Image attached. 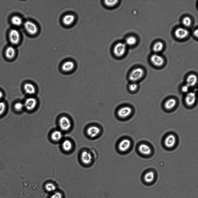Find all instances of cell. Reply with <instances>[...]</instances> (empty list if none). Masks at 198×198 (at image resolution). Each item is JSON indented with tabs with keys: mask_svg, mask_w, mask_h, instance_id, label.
I'll use <instances>...</instances> for the list:
<instances>
[{
	"mask_svg": "<svg viewBox=\"0 0 198 198\" xmlns=\"http://www.w3.org/2000/svg\"><path fill=\"white\" fill-rule=\"evenodd\" d=\"M15 52V50L14 47L12 46H9L5 50V55L7 59H12L14 57Z\"/></svg>",
	"mask_w": 198,
	"mask_h": 198,
	"instance_id": "ac0fdd59",
	"label": "cell"
},
{
	"mask_svg": "<svg viewBox=\"0 0 198 198\" xmlns=\"http://www.w3.org/2000/svg\"><path fill=\"white\" fill-rule=\"evenodd\" d=\"M164 47L163 43L160 41L156 42L154 45L153 47V51L156 52H158L161 51Z\"/></svg>",
	"mask_w": 198,
	"mask_h": 198,
	"instance_id": "484cf974",
	"label": "cell"
},
{
	"mask_svg": "<svg viewBox=\"0 0 198 198\" xmlns=\"http://www.w3.org/2000/svg\"><path fill=\"white\" fill-rule=\"evenodd\" d=\"M10 42L13 44L16 45L18 43L20 39V35L18 31L15 29L11 30L8 34Z\"/></svg>",
	"mask_w": 198,
	"mask_h": 198,
	"instance_id": "3957f363",
	"label": "cell"
},
{
	"mask_svg": "<svg viewBox=\"0 0 198 198\" xmlns=\"http://www.w3.org/2000/svg\"><path fill=\"white\" fill-rule=\"evenodd\" d=\"M182 23L184 26L188 27L191 25V20L189 17H184L182 19Z\"/></svg>",
	"mask_w": 198,
	"mask_h": 198,
	"instance_id": "f546056e",
	"label": "cell"
},
{
	"mask_svg": "<svg viewBox=\"0 0 198 198\" xmlns=\"http://www.w3.org/2000/svg\"><path fill=\"white\" fill-rule=\"evenodd\" d=\"M131 142L128 139H124L122 140L118 145V148L121 152H125L127 150L130 148Z\"/></svg>",
	"mask_w": 198,
	"mask_h": 198,
	"instance_id": "8fae6325",
	"label": "cell"
},
{
	"mask_svg": "<svg viewBox=\"0 0 198 198\" xmlns=\"http://www.w3.org/2000/svg\"><path fill=\"white\" fill-rule=\"evenodd\" d=\"M176 103V101L175 99L174 98L169 99L164 103V108L167 110H171L175 107Z\"/></svg>",
	"mask_w": 198,
	"mask_h": 198,
	"instance_id": "44dd1931",
	"label": "cell"
},
{
	"mask_svg": "<svg viewBox=\"0 0 198 198\" xmlns=\"http://www.w3.org/2000/svg\"><path fill=\"white\" fill-rule=\"evenodd\" d=\"M6 108V106L4 103L3 102H0V115H2L4 112Z\"/></svg>",
	"mask_w": 198,
	"mask_h": 198,
	"instance_id": "836d02e7",
	"label": "cell"
},
{
	"mask_svg": "<svg viewBox=\"0 0 198 198\" xmlns=\"http://www.w3.org/2000/svg\"><path fill=\"white\" fill-rule=\"evenodd\" d=\"M118 1V0H105L104 1V3L106 6L111 7L115 6Z\"/></svg>",
	"mask_w": 198,
	"mask_h": 198,
	"instance_id": "f1b7e54d",
	"label": "cell"
},
{
	"mask_svg": "<svg viewBox=\"0 0 198 198\" xmlns=\"http://www.w3.org/2000/svg\"><path fill=\"white\" fill-rule=\"evenodd\" d=\"M197 81V77L196 76L193 74L188 75L187 78L186 85L189 87L193 86L196 84Z\"/></svg>",
	"mask_w": 198,
	"mask_h": 198,
	"instance_id": "d6986e66",
	"label": "cell"
},
{
	"mask_svg": "<svg viewBox=\"0 0 198 198\" xmlns=\"http://www.w3.org/2000/svg\"><path fill=\"white\" fill-rule=\"evenodd\" d=\"M74 63L70 61H67L64 62L62 65V70L66 72H68L72 70L74 68Z\"/></svg>",
	"mask_w": 198,
	"mask_h": 198,
	"instance_id": "2e32d148",
	"label": "cell"
},
{
	"mask_svg": "<svg viewBox=\"0 0 198 198\" xmlns=\"http://www.w3.org/2000/svg\"><path fill=\"white\" fill-rule=\"evenodd\" d=\"M138 150L141 153L145 155H148L151 152L150 147L148 145L144 143L142 144L139 146Z\"/></svg>",
	"mask_w": 198,
	"mask_h": 198,
	"instance_id": "e0dca14e",
	"label": "cell"
},
{
	"mask_svg": "<svg viewBox=\"0 0 198 198\" xmlns=\"http://www.w3.org/2000/svg\"><path fill=\"white\" fill-rule=\"evenodd\" d=\"M59 124L60 128L63 131L68 130L71 126L70 120L66 116H63L60 118L59 121Z\"/></svg>",
	"mask_w": 198,
	"mask_h": 198,
	"instance_id": "5b68a950",
	"label": "cell"
},
{
	"mask_svg": "<svg viewBox=\"0 0 198 198\" xmlns=\"http://www.w3.org/2000/svg\"><path fill=\"white\" fill-rule=\"evenodd\" d=\"M75 20L74 16L71 14H68L65 15L63 18L62 22L63 23L67 26L71 24L74 22Z\"/></svg>",
	"mask_w": 198,
	"mask_h": 198,
	"instance_id": "ffe728a7",
	"label": "cell"
},
{
	"mask_svg": "<svg viewBox=\"0 0 198 198\" xmlns=\"http://www.w3.org/2000/svg\"><path fill=\"white\" fill-rule=\"evenodd\" d=\"M175 142L176 138L173 135L170 134L166 137L164 140V143L166 147L171 148L175 145Z\"/></svg>",
	"mask_w": 198,
	"mask_h": 198,
	"instance_id": "5bb4252c",
	"label": "cell"
},
{
	"mask_svg": "<svg viewBox=\"0 0 198 198\" xmlns=\"http://www.w3.org/2000/svg\"><path fill=\"white\" fill-rule=\"evenodd\" d=\"M137 41V39L135 37L130 36L126 38L125 44L129 46H132L136 43Z\"/></svg>",
	"mask_w": 198,
	"mask_h": 198,
	"instance_id": "4316f807",
	"label": "cell"
},
{
	"mask_svg": "<svg viewBox=\"0 0 198 198\" xmlns=\"http://www.w3.org/2000/svg\"><path fill=\"white\" fill-rule=\"evenodd\" d=\"M126 50V44L123 43L119 42L113 48V52L116 56L120 57L124 54Z\"/></svg>",
	"mask_w": 198,
	"mask_h": 198,
	"instance_id": "7a4b0ae2",
	"label": "cell"
},
{
	"mask_svg": "<svg viewBox=\"0 0 198 198\" xmlns=\"http://www.w3.org/2000/svg\"><path fill=\"white\" fill-rule=\"evenodd\" d=\"M196 99V95L193 92H190L186 95L185 101L186 104L188 106L193 105L195 103Z\"/></svg>",
	"mask_w": 198,
	"mask_h": 198,
	"instance_id": "4fadbf2b",
	"label": "cell"
},
{
	"mask_svg": "<svg viewBox=\"0 0 198 198\" xmlns=\"http://www.w3.org/2000/svg\"><path fill=\"white\" fill-rule=\"evenodd\" d=\"M144 71L140 68H137L132 70L129 75V79L133 82H135L140 79L144 75Z\"/></svg>",
	"mask_w": 198,
	"mask_h": 198,
	"instance_id": "6da1fadb",
	"label": "cell"
},
{
	"mask_svg": "<svg viewBox=\"0 0 198 198\" xmlns=\"http://www.w3.org/2000/svg\"><path fill=\"white\" fill-rule=\"evenodd\" d=\"M23 88L26 93L29 95H33L36 92L34 86L30 83H25L24 85Z\"/></svg>",
	"mask_w": 198,
	"mask_h": 198,
	"instance_id": "9a60e30c",
	"label": "cell"
},
{
	"mask_svg": "<svg viewBox=\"0 0 198 198\" xmlns=\"http://www.w3.org/2000/svg\"><path fill=\"white\" fill-rule=\"evenodd\" d=\"M11 22L14 25L16 26H19L21 25L22 21L19 17L17 16H14L11 19Z\"/></svg>",
	"mask_w": 198,
	"mask_h": 198,
	"instance_id": "d4e9b609",
	"label": "cell"
},
{
	"mask_svg": "<svg viewBox=\"0 0 198 198\" xmlns=\"http://www.w3.org/2000/svg\"><path fill=\"white\" fill-rule=\"evenodd\" d=\"M138 86L135 83H131L129 86V89L131 91H134L137 89Z\"/></svg>",
	"mask_w": 198,
	"mask_h": 198,
	"instance_id": "1f68e13d",
	"label": "cell"
},
{
	"mask_svg": "<svg viewBox=\"0 0 198 198\" xmlns=\"http://www.w3.org/2000/svg\"><path fill=\"white\" fill-rule=\"evenodd\" d=\"M45 188L47 191L51 192L55 191L56 189V186L53 183H48L46 184Z\"/></svg>",
	"mask_w": 198,
	"mask_h": 198,
	"instance_id": "83f0119b",
	"label": "cell"
},
{
	"mask_svg": "<svg viewBox=\"0 0 198 198\" xmlns=\"http://www.w3.org/2000/svg\"><path fill=\"white\" fill-rule=\"evenodd\" d=\"M100 131V129L98 127L95 126H92L87 129V133L89 137L94 138L99 134Z\"/></svg>",
	"mask_w": 198,
	"mask_h": 198,
	"instance_id": "7c38bea8",
	"label": "cell"
},
{
	"mask_svg": "<svg viewBox=\"0 0 198 198\" xmlns=\"http://www.w3.org/2000/svg\"><path fill=\"white\" fill-rule=\"evenodd\" d=\"M189 87L187 85H184L182 87V90L184 92H187L189 90Z\"/></svg>",
	"mask_w": 198,
	"mask_h": 198,
	"instance_id": "e575fe53",
	"label": "cell"
},
{
	"mask_svg": "<svg viewBox=\"0 0 198 198\" xmlns=\"http://www.w3.org/2000/svg\"><path fill=\"white\" fill-rule=\"evenodd\" d=\"M132 112L131 108L128 106L122 107L118 110L117 115L120 118H124L128 117Z\"/></svg>",
	"mask_w": 198,
	"mask_h": 198,
	"instance_id": "9c48e42d",
	"label": "cell"
},
{
	"mask_svg": "<svg viewBox=\"0 0 198 198\" xmlns=\"http://www.w3.org/2000/svg\"><path fill=\"white\" fill-rule=\"evenodd\" d=\"M3 93L2 92L0 91V99H1L3 97Z\"/></svg>",
	"mask_w": 198,
	"mask_h": 198,
	"instance_id": "8d00e7d4",
	"label": "cell"
},
{
	"mask_svg": "<svg viewBox=\"0 0 198 198\" xmlns=\"http://www.w3.org/2000/svg\"><path fill=\"white\" fill-rule=\"evenodd\" d=\"M24 26L26 31L30 34H34L38 31V28L37 25L31 21H26L24 23Z\"/></svg>",
	"mask_w": 198,
	"mask_h": 198,
	"instance_id": "277c9868",
	"label": "cell"
},
{
	"mask_svg": "<svg viewBox=\"0 0 198 198\" xmlns=\"http://www.w3.org/2000/svg\"><path fill=\"white\" fill-rule=\"evenodd\" d=\"M189 34L188 30L181 27L177 28L175 32V37L178 39H183L186 37Z\"/></svg>",
	"mask_w": 198,
	"mask_h": 198,
	"instance_id": "ba28073f",
	"label": "cell"
},
{
	"mask_svg": "<svg viewBox=\"0 0 198 198\" xmlns=\"http://www.w3.org/2000/svg\"><path fill=\"white\" fill-rule=\"evenodd\" d=\"M194 34L197 37L198 36V30L197 29V30H195V31L194 32Z\"/></svg>",
	"mask_w": 198,
	"mask_h": 198,
	"instance_id": "d590c367",
	"label": "cell"
},
{
	"mask_svg": "<svg viewBox=\"0 0 198 198\" xmlns=\"http://www.w3.org/2000/svg\"><path fill=\"white\" fill-rule=\"evenodd\" d=\"M62 146L64 150L68 151L71 150L72 148V144L70 141L66 140L63 142Z\"/></svg>",
	"mask_w": 198,
	"mask_h": 198,
	"instance_id": "cb8c5ba5",
	"label": "cell"
},
{
	"mask_svg": "<svg viewBox=\"0 0 198 198\" xmlns=\"http://www.w3.org/2000/svg\"><path fill=\"white\" fill-rule=\"evenodd\" d=\"M24 107V104L21 102L16 103L14 105V108L17 111L21 110Z\"/></svg>",
	"mask_w": 198,
	"mask_h": 198,
	"instance_id": "4dcf8cb0",
	"label": "cell"
},
{
	"mask_svg": "<svg viewBox=\"0 0 198 198\" xmlns=\"http://www.w3.org/2000/svg\"><path fill=\"white\" fill-rule=\"evenodd\" d=\"M155 175L154 172L151 171L146 173L143 179L144 181L147 183L152 182L154 179Z\"/></svg>",
	"mask_w": 198,
	"mask_h": 198,
	"instance_id": "7402d4cb",
	"label": "cell"
},
{
	"mask_svg": "<svg viewBox=\"0 0 198 198\" xmlns=\"http://www.w3.org/2000/svg\"><path fill=\"white\" fill-rule=\"evenodd\" d=\"M81 158L82 162L85 164L88 165L92 161V158L90 152L86 150L83 151L81 154Z\"/></svg>",
	"mask_w": 198,
	"mask_h": 198,
	"instance_id": "30bf717a",
	"label": "cell"
},
{
	"mask_svg": "<svg viewBox=\"0 0 198 198\" xmlns=\"http://www.w3.org/2000/svg\"><path fill=\"white\" fill-rule=\"evenodd\" d=\"M50 198H62V195L60 192H54L50 197Z\"/></svg>",
	"mask_w": 198,
	"mask_h": 198,
	"instance_id": "d6a6232c",
	"label": "cell"
},
{
	"mask_svg": "<svg viewBox=\"0 0 198 198\" xmlns=\"http://www.w3.org/2000/svg\"><path fill=\"white\" fill-rule=\"evenodd\" d=\"M62 137V135L61 132L58 130H56L53 132L51 135L52 139L55 141H59L61 139Z\"/></svg>",
	"mask_w": 198,
	"mask_h": 198,
	"instance_id": "603a6c76",
	"label": "cell"
},
{
	"mask_svg": "<svg viewBox=\"0 0 198 198\" xmlns=\"http://www.w3.org/2000/svg\"><path fill=\"white\" fill-rule=\"evenodd\" d=\"M37 104L36 99L30 97L27 99L24 104V107L28 110H32L36 107Z\"/></svg>",
	"mask_w": 198,
	"mask_h": 198,
	"instance_id": "8992f818",
	"label": "cell"
},
{
	"mask_svg": "<svg viewBox=\"0 0 198 198\" xmlns=\"http://www.w3.org/2000/svg\"><path fill=\"white\" fill-rule=\"evenodd\" d=\"M151 63L155 66L160 67L164 63V60L161 56L157 54H154L151 55L150 58Z\"/></svg>",
	"mask_w": 198,
	"mask_h": 198,
	"instance_id": "52a82bcc",
	"label": "cell"
}]
</instances>
